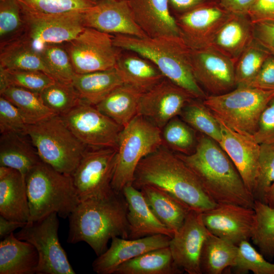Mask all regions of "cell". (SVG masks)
<instances>
[{"instance_id": "cell-30", "label": "cell", "mask_w": 274, "mask_h": 274, "mask_svg": "<svg viewBox=\"0 0 274 274\" xmlns=\"http://www.w3.org/2000/svg\"><path fill=\"white\" fill-rule=\"evenodd\" d=\"M72 84L84 101L95 106L124 82L114 67L87 74H76Z\"/></svg>"}, {"instance_id": "cell-42", "label": "cell", "mask_w": 274, "mask_h": 274, "mask_svg": "<svg viewBox=\"0 0 274 274\" xmlns=\"http://www.w3.org/2000/svg\"><path fill=\"white\" fill-rule=\"evenodd\" d=\"M40 53L51 77L55 81L72 84L76 73L65 47L60 44L49 45Z\"/></svg>"}, {"instance_id": "cell-57", "label": "cell", "mask_w": 274, "mask_h": 274, "mask_svg": "<svg viewBox=\"0 0 274 274\" xmlns=\"http://www.w3.org/2000/svg\"><path fill=\"white\" fill-rule=\"evenodd\" d=\"M109 1H115V0H109Z\"/></svg>"}, {"instance_id": "cell-4", "label": "cell", "mask_w": 274, "mask_h": 274, "mask_svg": "<svg viewBox=\"0 0 274 274\" xmlns=\"http://www.w3.org/2000/svg\"><path fill=\"white\" fill-rule=\"evenodd\" d=\"M114 45L135 52L151 61L164 78L189 91L198 99L206 95L195 80L192 70L191 49L180 37L139 38L115 35Z\"/></svg>"}, {"instance_id": "cell-2", "label": "cell", "mask_w": 274, "mask_h": 274, "mask_svg": "<svg viewBox=\"0 0 274 274\" xmlns=\"http://www.w3.org/2000/svg\"><path fill=\"white\" fill-rule=\"evenodd\" d=\"M127 208L122 192L81 201L68 217L67 242H84L101 255L113 237L128 238Z\"/></svg>"}, {"instance_id": "cell-45", "label": "cell", "mask_w": 274, "mask_h": 274, "mask_svg": "<svg viewBox=\"0 0 274 274\" xmlns=\"http://www.w3.org/2000/svg\"><path fill=\"white\" fill-rule=\"evenodd\" d=\"M232 268L237 274L249 271L254 274H274V263L265 259L247 241L242 242L238 246L236 263Z\"/></svg>"}, {"instance_id": "cell-52", "label": "cell", "mask_w": 274, "mask_h": 274, "mask_svg": "<svg viewBox=\"0 0 274 274\" xmlns=\"http://www.w3.org/2000/svg\"><path fill=\"white\" fill-rule=\"evenodd\" d=\"M256 0H219L220 5L231 14L248 13Z\"/></svg>"}, {"instance_id": "cell-8", "label": "cell", "mask_w": 274, "mask_h": 274, "mask_svg": "<svg viewBox=\"0 0 274 274\" xmlns=\"http://www.w3.org/2000/svg\"><path fill=\"white\" fill-rule=\"evenodd\" d=\"M274 91L251 87H236L217 95L207 96L203 104L232 129L253 135L260 116Z\"/></svg>"}, {"instance_id": "cell-35", "label": "cell", "mask_w": 274, "mask_h": 274, "mask_svg": "<svg viewBox=\"0 0 274 274\" xmlns=\"http://www.w3.org/2000/svg\"><path fill=\"white\" fill-rule=\"evenodd\" d=\"M0 94L17 107L27 125L56 115L45 105L39 93L8 86L0 90Z\"/></svg>"}, {"instance_id": "cell-22", "label": "cell", "mask_w": 274, "mask_h": 274, "mask_svg": "<svg viewBox=\"0 0 274 274\" xmlns=\"http://www.w3.org/2000/svg\"><path fill=\"white\" fill-rule=\"evenodd\" d=\"M128 2L136 23L148 37H180L176 19L169 9L168 0Z\"/></svg>"}, {"instance_id": "cell-47", "label": "cell", "mask_w": 274, "mask_h": 274, "mask_svg": "<svg viewBox=\"0 0 274 274\" xmlns=\"http://www.w3.org/2000/svg\"><path fill=\"white\" fill-rule=\"evenodd\" d=\"M27 125L17 107L1 95V134L14 132L27 134Z\"/></svg>"}, {"instance_id": "cell-7", "label": "cell", "mask_w": 274, "mask_h": 274, "mask_svg": "<svg viewBox=\"0 0 274 274\" xmlns=\"http://www.w3.org/2000/svg\"><path fill=\"white\" fill-rule=\"evenodd\" d=\"M27 134L41 160L66 175L72 174L87 149L58 115L28 125Z\"/></svg>"}, {"instance_id": "cell-37", "label": "cell", "mask_w": 274, "mask_h": 274, "mask_svg": "<svg viewBox=\"0 0 274 274\" xmlns=\"http://www.w3.org/2000/svg\"><path fill=\"white\" fill-rule=\"evenodd\" d=\"M193 99L183 108L180 116L194 130L219 143L222 139L219 122L203 103Z\"/></svg>"}, {"instance_id": "cell-31", "label": "cell", "mask_w": 274, "mask_h": 274, "mask_svg": "<svg viewBox=\"0 0 274 274\" xmlns=\"http://www.w3.org/2000/svg\"><path fill=\"white\" fill-rule=\"evenodd\" d=\"M143 93L124 84L112 91L95 107L118 124L124 127L137 115Z\"/></svg>"}, {"instance_id": "cell-6", "label": "cell", "mask_w": 274, "mask_h": 274, "mask_svg": "<svg viewBox=\"0 0 274 274\" xmlns=\"http://www.w3.org/2000/svg\"><path fill=\"white\" fill-rule=\"evenodd\" d=\"M162 145L161 129L143 116L136 115L123 127L116 147L113 190L120 193L132 184L141 160Z\"/></svg>"}, {"instance_id": "cell-9", "label": "cell", "mask_w": 274, "mask_h": 274, "mask_svg": "<svg viewBox=\"0 0 274 274\" xmlns=\"http://www.w3.org/2000/svg\"><path fill=\"white\" fill-rule=\"evenodd\" d=\"M56 213L27 222L14 233L18 239L32 244L37 251V274H75L65 251L59 241V220Z\"/></svg>"}, {"instance_id": "cell-10", "label": "cell", "mask_w": 274, "mask_h": 274, "mask_svg": "<svg viewBox=\"0 0 274 274\" xmlns=\"http://www.w3.org/2000/svg\"><path fill=\"white\" fill-rule=\"evenodd\" d=\"M21 11L24 28L20 38L40 53L47 45L61 44L73 40L86 27L84 12L44 14L22 8Z\"/></svg>"}, {"instance_id": "cell-19", "label": "cell", "mask_w": 274, "mask_h": 274, "mask_svg": "<svg viewBox=\"0 0 274 274\" xmlns=\"http://www.w3.org/2000/svg\"><path fill=\"white\" fill-rule=\"evenodd\" d=\"M85 27L108 34L146 38L136 23L128 0H102L83 13Z\"/></svg>"}, {"instance_id": "cell-41", "label": "cell", "mask_w": 274, "mask_h": 274, "mask_svg": "<svg viewBox=\"0 0 274 274\" xmlns=\"http://www.w3.org/2000/svg\"><path fill=\"white\" fill-rule=\"evenodd\" d=\"M55 81L43 72L7 70L0 67V90L8 86H14L40 93Z\"/></svg>"}, {"instance_id": "cell-17", "label": "cell", "mask_w": 274, "mask_h": 274, "mask_svg": "<svg viewBox=\"0 0 274 274\" xmlns=\"http://www.w3.org/2000/svg\"><path fill=\"white\" fill-rule=\"evenodd\" d=\"M201 213L190 210L168 246L177 265L188 274H201L200 253L204 241L211 233L203 223Z\"/></svg>"}, {"instance_id": "cell-50", "label": "cell", "mask_w": 274, "mask_h": 274, "mask_svg": "<svg viewBox=\"0 0 274 274\" xmlns=\"http://www.w3.org/2000/svg\"><path fill=\"white\" fill-rule=\"evenodd\" d=\"M248 15L253 23H274V0H256Z\"/></svg>"}, {"instance_id": "cell-15", "label": "cell", "mask_w": 274, "mask_h": 274, "mask_svg": "<svg viewBox=\"0 0 274 274\" xmlns=\"http://www.w3.org/2000/svg\"><path fill=\"white\" fill-rule=\"evenodd\" d=\"M195 98L189 91L164 78L140 99L137 115L143 116L162 129L180 115L185 106Z\"/></svg>"}, {"instance_id": "cell-16", "label": "cell", "mask_w": 274, "mask_h": 274, "mask_svg": "<svg viewBox=\"0 0 274 274\" xmlns=\"http://www.w3.org/2000/svg\"><path fill=\"white\" fill-rule=\"evenodd\" d=\"M230 14L219 3L207 1L176 19L180 37L191 49L209 46Z\"/></svg>"}, {"instance_id": "cell-32", "label": "cell", "mask_w": 274, "mask_h": 274, "mask_svg": "<svg viewBox=\"0 0 274 274\" xmlns=\"http://www.w3.org/2000/svg\"><path fill=\"white\" fill-rule=\"evenodd\" d=\"M168 247L151 250L120 265L114 274H181Z\"/></svg>"}, {"instance_id": "cell-33", "label": "cell", "mask_w": 274, "mask_h": 274, "mask_svg": "<svg viewBox=\"0 0 274 274\" xmlns=\"http://www.w3.org/2000/svg\"><path fill=\"white\" fill-rule=\"evenodd\" d=\"M238 246L211 233L203 245L200 256L201 274H221L236 263Z\"/></svg>"}, {"instance_id": "cell-3", "label": "cell", "mask_w": 274, "mask_h": 274, "mask_svg": "<svg viewBox=\"0 0 274 274\" xmlns=\"http://www.w3.org/2000/svg\"><path fill=\"white\" fill-rule=\"evenodd\" d=\"M132 185L138 189L145 185L159 188L201 213L217 205L207 195L190 168L163 146L141 160Z\"/></svg>"}, {"instance_id": "cell-39", "label": "cell", "mask_w": 274, "mask_h": 274, "mask_svg": "<svg viewBox=\"0 0 274 274\" xmlns=\"http://www.w3.org/2000/svg\"><path fill=\"white\" fill-rule=\"evenodd\" d=\"M269 55L253 38L234 63L236 87L248 86Z\"/></svg>"}, {"instance_id": "cell-38", "label": "cell", "mask_w": 274, "mask_h": 274, "mask_svg": "<svg viewBox=\"0 0 274 274\" xmlns=\"http://www.w3.org/2000/svg\"><path fill=\"white\" fill-rule=\"evenodd\" d=\"M161 135L162 146L176 153L190 154L194 151L197 143L195 130L177 117L161 129Z\"/></svg>"}, {"instance_id": "cell-46", "label": "cell", "mask_w": 274, "mask_h": 274, "mask_svg": "<svg viewBox=\"0 0 274 274\" xmlns=\"http://www.w3.org/2000/svg\"><path fill=\"white\" fill-rule=\"evenodd\" d=\"M273 182L274 144H260L254 200L265 203L267 193Z\"/></svg>"}, {"instance_id": "cell-12", "label": "cell", "mask_w": 274, "mask_h": 274, "mask_svg": "<svg viewBox=\"0 0 274 274\" xmlns=\"http://www.w3.org/2000/svg\"><path fill=\"white\" fill-rule=\"evenodd\" d=\"M65 47L77 74L114 68L120 53L110 34L85 27Z\"/></svg>"}, {"instance_id": "cell-56", "label": "cell", "mask_w": 274, "mask_h": 274, "mask_svg": "<svg viewBox=\"0 0 274 274\" xmlns=\"http://www.w3.org/2000/svg\"><path fill=\"white\" fill-rule=\"evenodd\" d=\"M0 1H4V0H0Z\"/></svg>"}, {"instance_id": "cell-55", "label": "cell", "mask_w": 274, "mask_h": 274, "mask_svg": "<svg viewBox=\"0 0 274 274\" xmlns=\"http://www.w3.org/2000/svg\"><path fill=\"white\" fill-rule=\"evenodd\" d=\"M265 203L274 208V182L270 186L266 196Z\"/></svg>"}, {"instance_id": "cell-54", "label": "cell", "mask_w": 274, "mask_h": 274, "mask_svg": "<svg viewBox=\"0 0 274 274\" xmlns=\"http://www.w3.org/2000/svg\"><path fill=\"white\" fill-rule=\"evenodd\" d=\"M173 7L182 13L187 12L203 3L207 0H168Z\"/></svg>"}, {"instance_id": "cell-26", "label": "cell", "mask_w": 274, "mask_h": 274, "mask_svg": "<svg viewBox=\"0 0 274 274\" xmlns=\"http://www.w3.org/2000/svg\"><path fill=\"white\" fill-rule=\"evenodd\" d=\"M1 134L0 166L16 169L25 178L42 161L30 138L14 132Z\"/></svg>"}, {"instance_id": "cell-34", "label": "cell", "mask_w": 274, "mask_h": 274, "mask_svg": "<svg viewBox=\"0 0 274 274\" xmlns=\"http://www.w3.org/2000/svg\"><path fill=\"white\" fill-rule=\"evenodd\" d=\"M0 67L7 70L41 71L50 76L41 53L20 37L0 45Z\"/></svg>"}, {"instance_id": "cell-11", "label": "cell", "mask_w": 274, "mask_h": 274, "mask_svg": "<svg viewBox=\"0 0 274 274\" xmlns=\"http://www.w3.org/2000/svg\"><path fill=\"white\" fill-rule=\"evenodd\" d=\"M87 149L71 175L80 201L105 197L114 191L112 181L116 165V148Z\"/></svg>"}, {"instance_id": "cell-5", "label": "cell", "mask_w": 274, "mask_h": 274, "mask_svg": "<svg viewBox=\"0 0 274 274\" xmlns=\"http://www.w3.org/2000/svg\"><path fill=\"white\" fill-rule=\"evenodd\" d=\"M29 207L28 222L56 213L68 217L80 202L71 175L64 174L41 161L25 177Z\"/></svg>"}, {"instance_id": "cell-43", "label": "cell", "mask_w": 274, "mask_h": 274, "mask_svg": "<svg viewBox=\"0 0 274 274\" xmlns=\"http://www.w3.org/2000/svg\"><path fill=\"white\" fill-rule=\"evenodd\" d=\"M24 28L21 8L17 0L0 2V45L18 39Z\"/></svg>"}, {"instance_id": "cell-28", "label": "cell", "mask_w": 274, "mask_h": 274, "mask_svg": "<svg viewBox=\"0 0 274 274\" xmlns=\"http://www.w3.org/2000/svg\"><path fill=\"white\" fill-rule=\"evenodd\" d=\"M129 52L119 53L115 66L124 84L145 93L164 78L151 61L135 52Z\"/></svg>"}, {"instance_id": "cell-20", "label": "cell", "mask_w": 274, "mask_h": 274, "mask_svg": "<svg viewBox=\"0 0 274 274\" xmlns=\"http://www.w3.org/2000/svg\"><path fill=\"white\" fill-rule=\"evenodd\" d=\"M217 118L222 134V139L219 144L230 158L247 189L253 195L258 174L260 144L252 135L235 131Z\"/></svg>"}, {"instance_id": "cell-29", "label": "cell", "mask_w": 274, "mask_h": 274, "mask_svg": "<svg viewBox=\"0 0 274 274\" xmlns=\"http://www.w3.org/2000/svg\"><path fill=\"white\" fill-rule=\"evenodd\" d=\"M139 190L157 218L174 234L178 231L191 209L180 200L157 187L145 185Z\"/></svg>"}, {"instance_id": "cell-18", "label": "cell", "mask_w": 274, "mask_h": 274, "mask_svg": "<svg viewBox=\"0 0 274 274\" xmlns=\"http://www.w3.org/2000/svg\"><path fill=\"white\" fill-rule=\"evenodd\" d=\"M209 232L238 246L251 239L255 220L253 208L233 204H217L201 213Z\"/></svg>"}, {"instance_id": "cell-1", "label": "cell", "mask_w": 274, "mask_h": 274, "mask_svg": "<svg viewBox=\"0 0 274 274\" xmlns=\"http://www.w3.org/2000/svg\"><path fill=\"white\" fill-rule=\"evenodd\" d=\"M176 154L193 172L207 195L216 204L253 208V194L218 142L201 133L192 153Z\"/></svg>"}, {"instance_id": "cell-23", "label": "cell", "mask_w": 274, "mask_h": 274, "mask_svg": "<svg viewBox=\"0 0 274 274\" xmlns=\"http://www.w3.org/2000/svg\"><path fill=\"white\" fill-rule=\"evenodd\" d=\"M122 193L127 203L128 239H136L155 234L171 238L174 232L162 223L149 207L142 192L132 184L126 186Z\"/></svg>"}, {"instance_id": "cell-21", "label": "cell", "mask_w": 274, "mask_h": 274, "mask_svg": "<svg viewBox=\"0 0 274 274\" xmlns=\"http://www.w3.org/2000/svg\"><path fill=\"white\" fill-rule=\"evenodd\" d=\"M170 239L161 234L136 239L114 237L110 247L93 261V270L98 274H114L123 263L151 250L168 247Z\"/></svg>"}, {"instance_id": "cell-36", "label": "cell", "mask_w": 274, "mask_h": 274, "mask_svg": "<svg viewBox=\"0 0 274 274\" xmlns=\"http://www.w3.org/2000/svg\"><path fill=\"white\" fill-rule=\"evenodd\" d=\"M255 220L251 239L268 261L274 258V208L254 200Z\"/></svg>"}, {"instance_id": "cell-49", "label": "cell", "mask_w": 274, "mask_h": 274, "mask_svg": "<svg viewBox=\"0 0 274 274\" xmlns=\"http://www.w3.org/2000/svg\"><path fill=\"white\" fill-rule=\"evenodd\" d=\"M274 91V56L269 55L248 86Z\"/></svg>"}, {"instance_id": "cell-27", "label": "cell", "mask_w": 274, "mask_h": 274, "mask_svg": "<svg viewBox=\"0 0 274 274\" xmlns=\"http://www.w3.org/2000/svg\"><path fill=\"white\" fill-rule=\"evenodd\" d=\"M39 255L30 243L12 233L0 242V274L36 273Z\"/></svg>"}, {"instance_id": "cell-48", "label": "cell", "mask_w": 274, "mask_h": 274, "mask_svg": "<svg viewBox=\"0 0 274 274\" xmlns=\"http://www.w3.org/2000/svg\"><path fill=\"white\" fill-rule=\"evenodd\" d=\"M253 136L259 144H274V96L262 111Z\"/></svg>"}, {"instance_id": "cell-24", "label": "cell", "mask_w": 274, "mask_h": 274, "mask_svg": "<svg viewBox=\"0 0 274 274\" xmlns=\"http://www.w3.org/2000/svg\"><path fill=\"white\" fill-rule=\"evenodd\" d=\"M0 215L27 223L29 207L25 178L18 170L0 166Z\"/></svg>"}, {"instance_id": "cell-51", "label": "cell", "mask_w": 274, "mask_h": 274, "mask_svg": "<svg viewBox=\"0 0 274 274\" xmlns=\"http://www.w3.org/2000/svg\"><path fill=\"white\" fill-rule=\"evenodd\" d=\"M253 37L274 56V23L261 22L253 23Z\"/></svg>"}, {"instance_id": "cell-13", "label": "cell", "mask_w": 274, "mask_h": 274, "mask_svg": "<svg viewBox=\"0 0 274 274\" xmlns=\"http://www.w3.org/2000/svg\"><path fill=\"white\" fill-rule=\"evenodd\" d=\"M76 138L87 148H116L123 128L85 101L60 116Z\"/></svg>"}, {"instance_id": "cell-53", "label": "cell", "mask_w": 274, "mask_h": 274, "mask_svg": "<svg viewBox=\"0 0 274 274\" xmlns=\"http://www.w3.org/2000/svg\"><path fill=\"white\" fill-rule=\"evenodd\" d=\"M27 223L20 222L8 219L0 215V238L3 239L13 233L18 228H21Z\"/></svg>"}, {"instance_id": "cell-40", "label": "cell", "mask_w": 274, "mask_h": 274, "mask_svg": "<svg viewBox=\"0 0 274 274\" xmlns=\"http://www.w3.org/2000/svg\"><path fill=\"white\" fill-rule=\"evenodd\" d=\"M40 94L45 105L60 116L84 101L72 84L57 81L45 88Z\"/></svg>"}, {"instance_id": "cell-14", "label": "cell", "mask_w": 274, "mask_h": 274, "mask_svg": "<svg viewBox=\"0 0 274 274\" xmlns=\"http://www.w3.org/2000/svg\"><path fill=\"white\" fill-rule=\"evenodd\" d=\"M190 59L195 80L211 95L236 88L234 62L212 47L191 49Z\"/></svg>"}, {"instance_id": "cell-44", "label": "cell", "mask_w": 274, "mask_h": 274, "mask_svg": "<svg viewBox=\"0 0 274 274\" xmlns=\"http://www.w3.org/2000/svg\"><path fill=\"white\" fill-rule=\"evenodd\" d=\"M21 8L44 14L85 12L97 4L96 0H17Z\"/></svg>"}, {"instance_id": "cell-25", "label": "cell", "mask_w": 274, "mask_h": 274, "mask_svg": "<svg viewBox=\"0 0 274 274\" xmlns=\"http://www.w3.org/2000/svg\"><path fill=\"white\" fill-rule=\"evenodd\" d=\"M253 38V23L249 16L231 13L215 33L209 46L235 63Z\"/></svg>"}]
</instances>
